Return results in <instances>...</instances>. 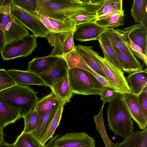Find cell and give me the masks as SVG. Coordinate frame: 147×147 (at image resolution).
<instances>
[{
	"mask_svg": "<svg viewBox=\"0 0 147 147\" xmlns=\"http://www.w3.org/2000/svg\"><path fill=\"white\" fill-rule=\"evenodd\" d=\"M103 0H38L36 13L55 18H70L92 7L101 6Z\"/></svg>",
	"mask_w": 147,
	"mask_h": 147,
	"instance_id": "6da1fadb",
	"label": "cell"
},
{
	"mask_svg": "<svg viewBox=\"0 0 147 147\" xmlns=\"http://www.w3.org/2000/svg\"><path fill=\"white\" fill-rule=\"evenodd\" d=\"M109 103L107 113L109 130L113 131L115 135L125 139L134 131L133 121L118 92Z\"/></svg>",
	"mask_w": 147,
	"mask_h": 147,
	"instance_id": "7a4b0ae2",
	"label": "cell"
},
{
	"mask_svg": "<svg viewBox=\"0 0 147 147\" xmlns=\"http://www.w3.org/2000/svg\"><path fill=\"white\" fill-rule=\"evenodd\" d=\"M0 99L18 111L22 118L34 109L38 101L33 89L17 85L0 91Z\"/></svg>",
	"mask_w": 147,
	"mask_h": 147,
	"instance_id": "3957f363",
	"label": "cell"
},
{
	"mask_svg": "<svg viewBox=\"0 0 147 147\" xmlns=\"http://www.w3.org/2000/svg\"><path fill=\"white\" fill-rule=\"evenodd\" d=\"M67 75L73 93L86 95H99L105 88L89 71L80 68L68 69Z\"/></svg>",
	"mask_w": 147,
	"mask_h": 147,
	"instance_id": "277c9868",
	"label": "cell"
},
{
	"mask_svg": "<svg viewBox=\"0 0 147 147\" xmlns=\"http://www.w3.org/2000/svg\"><path fill=\"white\" fill-rule=\"evenodd\" d=\"M11 2V0H4L0 9V33L4 34L5 46L29 34L27 29L12 16Z\"/></svg>",
	"mask_w": 147,
	"mask_h": 147,
	"instance_id": "5b68a950",
	"label": "cell"
},
{
	"mask_svg": "<svg viewBox=\"0 0 147 147\" xmlns=\"http://www.w3.org/2000/svg\"><path fill=\"white\" fill-rule=\"evenodd\" d=\"M92 46L88 48L92 57L100 67L108 80L120 94L131 92V90L122 70L117 68L113 64L100 56L94 51Z\"/></svg>",
	"mask_w": 147,
	"mask_h": 147,
	"instance_id": "8992f818",
	"label": "cell"
},
{
	"mask_svg": "<svg viewBox=\"0 0 147 147\" xmlns=\"http://www.w3.org/2000/svg\"><path fill=\"white\" fill-rule=\"evenodd\" d=\"M37 37L29 34L6 45L0 51L1 58L8 61L20 57H27L38 47Z\"/></svg>",
	"mask_w": 147,
	"mask_h": 147,
	"instance_id": "52a82bcc",
	"label": "cell"
},
{
	"mask_svg": "<svg viewBox=\"0 0 147 147\" xmlns=\"http://www.w3.org/2000/svg\"><path fill=\"white\" fill-rule=\"evenodd\" d=\"M11 14L15 19L30 30L37 37L45 38L51 33L44 25L37 13L35 14L31 13L12 2Z\"/></svg>",
	"mask_w": 147,
	"mask_h": 147,
	"instance_id": "ba28073f",
	"label": "cell"
},
{
	"mask_svg": "<svg viewBox=\"0 0 147 147\" xmlns=\"http://www.w3.org/2000/svg\"><path fill=\"white\" fill-rule=\"evenodd\" d=\"M46 147H95L93 138L86 133H67L63 135L57 134L51 138Z\"/></svg>",
	"mask_w": 147,
	"mask_h": 147,
	"instance_id": "9c48e42d",
	"label": "cell"
},
{
	"mask_svg": "<svg viewBox=\"0 0 147 147\" xmlns=\"http://www.w3.org/2000/svg\"><path fill=\"white\" fill-rule=\"evenodd\" d=\"M75 30L51 33L45 38L53 48L51 54L63 57L76 49L74 41Z\"/></svg>",
	"mask_w": 147,
	"mask_h": 147,
	"instance_id": "30bf717a",
	"label": "cell"
},
{
	"mask_svg": "<svg viewBox=\"0 0 147 147\" xmlns=\"http://www.w3.org/2000/svg\"><path fill=\"white\" fill-rule=\"evenodd\" d=\"M120 94L131 118L137 123L140 129L144 130L147 129V119L144 115L139 104L138 95L131 92Z\"/></svg>",
	"mask_w": 147,
	"mask_h": 147,
	"instance_id": "8fae6325",
	"label": "cell"
},
{
	"mask_svg": "<svg viewBox=\"0 0 147 147\" xmlns=\"http://www.w3.org/2000/svg\"><path fill=\"white\" fill-rule=\"evenodd\" d=\"M107 29L98 25L94 21L84 23L76 26L74 38L80 42L98 40Z\"/></svg>",
	"mask_w": 147,
	"mask_h": 147,
	"instance_id": "7c38bea8",
	"label": "cell"
},
{
	"mask_svg": "<svg viewBox=\"0 0 147 147\" xmlns=\"http://www.w3.org/2000/svg\"><path fill=\"white\" fill-rule=\"evenodd\" d=\"M123 36L130 39L139 46L144 53L147 56V28L146 24L141 23L131 25L123 29H118Z\"/></svg>",
	"mask_w": 147,
	"mask_h": 147,
	"instance_id": "4fadbf2b",
	"label": "cell"
},
{
	"mask_svg": "<svg viewBox=\"0 0 147 147\" xmlns=\"http://www.w3.org/2000/svg\"><path fill=\"white\" fill-rule=\"evenodd\" d=\"M68 69L66 60L61 57L45 71L36 74L43 81L46 86L49 87L55 80L63 75Z\"/></svg>",
	"mask_w": 147,
	"mask_h": 147,
	"instance_id": "5bb4252c",
	"label": "cell"
},
{
	"mask_svg": "<svg viewBox=\"0 0 147 147\" xmlns=\"http://www.w3.org/2000/svg\"><path fill=\"white\" fill-rule=\"evenodd\" d=\"M49 87L63 104L70 102L73 93L70 86L67 72L55 80Z\"/></svg>",
	"mask_w": 147,
	"mask_h": 147,
	"instance_id": "9a60e30c",
	"label": "cell"
},
{
	"mask_svg": "<svg viewBox=\"0 0 147 147\" xmlns=\"http://www.w3.org/2000/svg\"><path fill=\"white\" fill-rule=\"evenodd\" d=\"M103 34L113 46L126 55L136 64L143 67L140 62L131 52L118 29H107Z\"/></svg>",
	"mask_w": 147,
	"mask_h": 147,
	"instance_id": "2e32d148",
	"label": "cell"
},
{
	"mask_svg": "<svg viewBox=\"0 0 147 147\" xmlns=\"http://www.w3.org/2000/svg\"><path fill=\"white\" fill-rule=\"evenodd\" d=\"M16 85H35L39 86L45 84L37 75L28 71L11 69L6 70Z\"/></svg>",
	"mask_w": 147,
	"mask_h": 147,
	"instance_id": "e0dca14e",
	"label": "cell"
},
{
	"mask_svg": "<svg viewBox=\"0 0 147 147\" xmlns=\"http://www.w3.org/2000/svg\"><path fill=\"white\" fill-rule=\"evenodd\" d=\"M126 78L131 92L138 95L147 86V69L130 73Z\"/></svg>",
	"mask_w": 147,
	"mask_h": 147,
	"instance_id": "ac0fdd59",
	"label": "cell"
},
{
	"mask_svg": "<svg viewBox=\"0 0 147 147\" xmlns=\"http://www.w3.org/2000/svg\"><path fill=\"white\" fill-rule=\"evenodd\" d=\"M61 57L50 54L46 56L35 58L28 63L27 71L35 74L42 72Z\"/></svg>",
	"mask_w": 147,
	"mask_h": 147,
	"instance_id": "d6986e66",
	"label": "cell"
},
{
	"mask_svg": "<svg viewBox=\"0 0 147 147\" xmlns=\"http://www.w3.org/2000/svg\"><path fill=\"white\" fill-rule=\"evenodd\" d=\"M104 58L113 64L117 68L122 70V65L112 45L108 39L102 34L98 39Z\"/></svg>",
	"mask_w": 147,
	"mask_h": 147,
	"instance_id": "ffe728a7",
	"label": "cell"
},
{
	"mask_svg": "<svg viewBox=\"0 0 147 147\" xmlns=\"http://www.w3.org/2000/svg\"><path fill=\"white\" fill-rule=\"evenodd\" d=\"M22 118L20 113L0 99V125L3 129Z\"/></svg>",
	"mask_w": 147,
	"mask_h": 147,
	"instance_id": "44dd1931",
	"label": "cell"
},
{
	"mask_svg": "<svg viewBox=\"0 0 147 147\" xmlns=\"http://www.w3.org/2000/svg\"><path fill=\"white\" fill-rule=\"evenodd\" d=\"M61 102L53 106L47 113L39 119L36 129L30 133L40 142L47 132Z\"/></svg>",
	"mask_w": 147,
	"mask_h": 147,
	"instance_id": "7402d4cb",
	"label": "cell"
},
{
	"mask_svg": "<svg viewBox=\"0 0 147 147\" xmlns=\"http://www.w3.org/2000/svg\"><path fill=\"white\" fill-rule=\"evenodd\" d=\"M62 102L54 93L51 91V93L38 100L34 110H35L39 119L47 113L53 106Z\"/></svg>",
	"mask_w": 147,
	"mask_h": 147,
	"instance_id": "603a6c76",
	"label": "cell"
},
{
	"mask_svg": "<svg viewBox=\"0 0 147 147\" xmlns=\"http://www.w3.org/2000/svg\"><path fill=\"white\" fill-rule=\"evenodd\" d=\"M124 11L123 10L113 13L103 18L94 21L100 26L108 29H114L123 25Z\"/></svg>",
	"mask_w": 147,
	"mask_h": 147,
	"instance_id": "cb8c5ba5",
	"label": "cell"
},
{
	"mask_svg": "<svg viewBox=\"0 0 147 147\" xmlns=\"http://www.w3.org/2000/svg\"><path fill=\"white\" fill-rule=\"evenodd\" d=\"M76 47L77 51L88 66L97 74L108 80L100 67L92 57L88 46L78 45Z\"/></svg>",
	"mask_w": 147,
	"mask_h": 147,
	"instance_id": "d4e9b609",
	"label": "cell"
},
{
	"mask_svg": "<svg viewBox=\"0 0 147 147\" xmlns=\"http://www.w3.org/2000/svg\"><path fill=\"white\" fill-rule=\"evenodd\" d=\"M147 0H135L131 8V14L135 22L138 24L147 22Z\"/></svg>",
	"mask_w": 147,
	"mask_h": 147,
	"instance_id": "484cf974",
	"label": "cell"
},
{
	"mask_svg": "<svg viewBox=\"0 0 147 147\" xmlns=\"http://www.w3.org/2000/svg\"><path fill=\"white\" fill-rule=\"evenodd\" d=\"M122 0H105L103 5L97 11L96 18L100 19L115 12L123 10Z\"/></svg>",
	"mask_w": 147,
	"mask_h": 147,
	"instance_id": "4316f807",
	"label": "cell"
},
{
	"mask_svg": "<svg viewBox=\"0 0 147 147\" xmlns=\"http://www.w3.org/2000/svg\"><path fill=\"white\" fill-rule=\"evenodd\" d=\"M13 144L16 147H46L31 134L23 132Z\"/></svg>",
	"mask_w": 147,
	"mask_h": 147,
	"instance_id": "83f0119b",
	"label": "cell"
},
{
	"mask_svg": "<svg viewBox=\"0 0 147 147\" xmlns=\"http://www.w3.org/2000/svg\"><path fill=\"white\" fill-rule=\"evenodd\" d=\"M49 18L54 32L75 30L77 26L71 18Z\"/></svg>",
	"mask_w": 147,
	"mask_h": 147,
	"instance_id": "f1b7e54d",
	"label": "cell"
},
{
	"mask_svg": "<svg viewBox=\"0 0 147 147\" xmlns=\"http://www.w3.org/2000/svg\"><path fill=\"white\" fill-rule=\"evenodd\" d=\"M64 105L61 102L49 128L40 141L43 144L45 145L47 142L52 137L56 129L59 125Z\"/></svg>",
	"mask_w": 147,
	"mask_h": 147,
	"instance_id": "f546056e",
	"label": "cell"
},
{
	"mask_svg": "<svg viewBox=\"0 0 147 147\" xmlns=\"http://www.w3.org/2000/svg\"><path fill=\"white\" fill-rule=\"evenodd\" d=\"M112 45L121 63V70L124 72L130 73L142 70L143 67H140L136 64L125 54Z\"/></svg>",
	"mask_w": 147,
	"mask_h": 147,
	"instance_id": "4dcf8cb0",
	"label": "cell"
},
{
	"mask_svg": "<svg viewBox=\"0 0 147 147\" xmlns=\"http://www.w3.org/2000/svg\"><path fill=\"white\" fill-rule=\"evenodd\" d=\"M62 57L66 60L69 69L78 67L87 70L89 67L77 51L76 49Z\"/></svg>",
	"mask_w": 147,
	"mask_h": 147,
	"instance_id": "1f68e13d",
	"label": "cell"
},
{
	"mask_svg": "<svg viewBox=\"0 0 147 147\" xmlns=\"http://www.w3.org/2000/svg\"><path fill=\"white\" fill-rule=\"evenodd\" d=\"M101 6L94 7L87 9L70 18L76 26L95 20L96 13Z\"/></svg>",
	"mask_w": 147,
	"mask_h": 147,
	"instance_id": "d6a6232c",
	"label": "cell"
},
{
	"mask_svg": "<svg viewBox=\"0 0 147 147\" xmlns=\"http://www.w3.org/2000/svg\"><path fill=\"white\" fill-rule=\"evenodd\" d=\"M147 131V128L141 131H134L125 138L122 142L115 143L114 147H137L143 135Z\"/></svg>",
	"mask_w": 147,
	"mask_h": 147,
	"instance_id": "836d02e7",
	"label": "cell"
},
{
	"mask_svg": "<svg viewBox=\"0 0 147 147\" xmlns=\"http://www.w3.org/2000/svg\"><path fill=\"white\" fill-rule=\"evenodd\" d=\"M23 118L24 121V127L22 132L31 133L36 130L39 118L35 110L33 109Z\"/></svg>",
	"mask_w": 147,
	"mask_h": 147,
	"instance_id": "e575fe53",
	"label": "cell"
},
{
	"mask_svg": "<svg viewBox=\"0 0 147 147\" xmlns=\"http://www.w3.org/2000/svg\"><path fill=\"white\" fill-rule=\"evenodd\" d=\"M12 3L24 10L33 14L36 13L38 0H11Z\"/></svg>",
	"mask_w": 147,
	"mask_h": 147,
	"instance_id": "d590c367",
	"label": "cell"
},
{
	"mask_svg": "<svg viewBox=\"0 0 147 147\" xmlns=\"http://www.w3.org/2000/svg\"><path fill=\"white\" fill-rule=\"evenodd\" d=\"M122 36L132 53L134 56L135 55L143 61L146 66L147 56H146L144 53L141 48L138 45L133 43L129 38L123 35Z\"/></svg>",
	"mask_w": 147,
	"mask_h": 147,
	"instance_id": "8d00e7d4",
	"label": "cell"
},
{
	"mask_svg": "<svg viewBox=\"0 0 147 147\" xmlns=\"http://www.w3.org/2000/svg\"><path fill=\"white\" fill-rule=\"evenodd\" d=\"M16 85L6 70L0 69V92Z\"/></svg>",
	"mask_w": 147,
	"mask_h": 147,
	"instance_id": "74e56055",
	"label": "cell"
},
{
	"mask_svg": "<svg viewBox=\"0 0 147 147\" xmlns=\"http://www.w3.org/2000/svg\"><path fill=\"white\" fill-rule=\"evenodd\" d=\"M118 92L114 89L108 87H105L104 89L99 94L100 99L105 104L109 102L113 99L117 95Z\"/></svg>",
	"mask_w": 147,
	"mask_h": 147,
	"instance_id": "f35d334b",
	"label": "cell"
},
{
	"mask_svg": "<svg viewBox=\"0 0 147 147\" xmlns=\"http://www.w3.org/2000/svg\"><path fill=\"white\" fill-rule=\"evenodd\" d=\"M139 104L145 117L147 119V86L138 95Z\"/></svg>",
	"mask_w": 147,
	"mask_h": 147,
	"instance_id": "ab89813d",
	"label": "cell"
},
{
	"mask_svg": "<svg viewBox=\"0 0 147 147\" xmlns=\"http://www.w3.org/2000/svg\"><path fill=\"white\" fill-rule=\"evenodd\" d=\"M37 15L44 25L49 30L51 33L54 32V30L49 20V18L45 15H40L38 13H37Z\"/></svg>",
	"mask_w": 147,
	"mask_h": 147,
	"instance_id": "60d3db41",
	"label": "cell"
},
{
	"mask_svg": "<svg viewBox=\"0 0 147 147\" xmlns=\"http://www.w3.org/2000/svg\"><path fill=\"white\" fill-rule=\"evenodd\" d=\"M137 147H147V131L143 135Z\"/></svg>",
	"mask_w": 147,
	"mask_h": 147,
	"instance_id": "b9f144b4",
	"label": "cell"
},
{
	"mask_svg": "<svg viewBox=\"0 0 147 147\" xmlns=\"http://www.w3.org/2000/svg\"><path fill=\"white\" fill-rule=\"evenodd\" d=\"M0 147H16L13 144H9L4 141L0 146Z\"/></svg>",
	"mask_w": 147,
	"mask_h": 147,
	"instance_id": "7bdbcfd3",
	"label": "cell"
},
{
	"mask_svg": "<svg viewBox=\"0 0 147 147\" xmlns=\"http://www.w3.org/2000/svg\"><path fill=\"white\" fill-rule=\"evenodd\" d=\"M3 129L0 125V146L3 141Z\"/></svg>",
	"mask_w": 147,
	"mask_h": 147,
	"instance_id": "ee69618b",
	"label": "cell"
},
{
	"mask_svg": "<svg viewBox=\"0 0 147 147\" xmlns=\"http://www.w3.org/2000/svg\"><path fill=\"white\" fill-rule=\"evenodd\" d=\"M4 0H0V9L3 5Z\"/></svg>",
	"mask_w": 147,
	"mask_h": 147,
	"instance_id": "f6af8a7d",
	"label": "cell"
}]
</instances>
